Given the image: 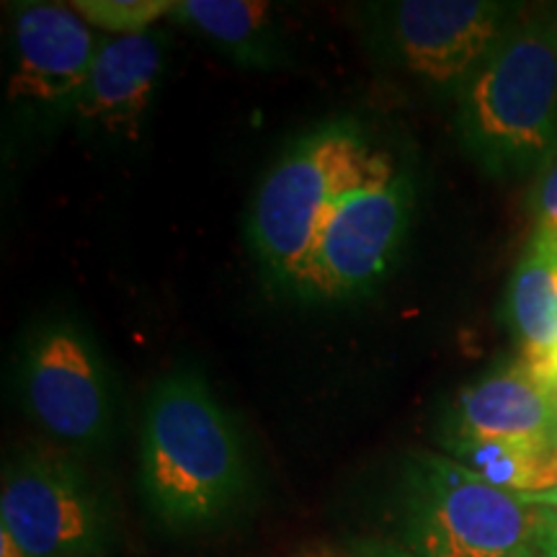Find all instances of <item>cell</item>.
Returning a JSON list of instances; mask_svg holds the SVG:
<instances>
[{"label": "cell", "mask_w": 557, "mask_h": 557, "mask_svg": "<svg viewBox=\"0 0 557 557\" xmlns=\"http://www.w3.org/2000/svg\"><path fill=\"white\" fill-rule=\"evenodd\" d=\"M248 483L238 429L207 380L194 369L160 380L139 434V487L152 517L176 534L218 527Z\"/></svg>", "instance_id": "1"}, {"label": "cell", "mask_w": 557, "mask_h": 557, "mask_svg": "<svg viewBox=\"0 0 557 557\" xmlns=\"http://www.w3.org/2000/svg\"><path fill=\"white\" fill-rule=\"evenodd\" d=\"M455 127L487 178L537 176L557 150V11L513 13L459 88Z\"/></svg>", "instance_id": "2"}, {"label": "cell", "mask_w": 557, "mask_h": 557, "mask_svg": "<svg viewBox=\"0 0 557 557\" xmlns=\"http://www.w3.org/2000/svg\"><path fill=\"white\" fill-rule=\"evenodd\" d=\"M387 163L351 120L320 124L278 156L248 212L250 250L278 287H292L341 199Z\"/></svg>", "instance_id": "3"}, {"label": "cell", "mask_w": 557, "mask_h": 557, "mask_svg": "<svg viewBox=\"0 0 557 557\" xmlns=\"http://www.w3.org/2000/svg\"><path fill=\"white\" fill-rule=\"evenodd\" d=\"M537 508L451 457L408 462L403 534L410 557H506L532 547Z\"/></svg>", "instance_id": "4"}, {"label": "cell", "mask_w": 557, "mask_h": 557, "mask_svg": "<svg viewBox=\"0 0 557 557\" xmlns=\"http://www.w3.org/2000/svg\"><path fill=\"white\" fill-rule=\"evenodd\" d=\"M16 385L32 421L67 449L96 451L114 436V374L78 318L54 315L34 325L21 344Z\"/></svg>", "instance_id": "5"}, {"label": "cell", "mask_w": 557, "mask_h": 557, "mask_svg": "<svg viewBox=\"0 0 557 557\" xmlns=\"http://www.w3.org/2000/svg\"><path fill=\"white\" fill-rule=\"evenodd\" d=\"M410 218L413 181L389 160L333 209L287 292L315 305L351 302L374 292L398 261Z\"/></svg>", "instance_id": "6"}, {"label": "cell", "mask_w": 557, "mask_h": 557, "mask_svg": "<svg viewBox=\"0 0 557 557\" xmlns=\"http://www.w3.org/2000/svg\"><path fill=\"white\" fill-rule=\"evenodd\" d=\"M0 534L24 557H103L114 547L116 517L81 465L58 451H29L3 470Z\"/></svg>", "instance_id": "7"}, {"label": "cell", "mask_w": 557, "mask_h": 557, "mask_svg": "<svg viewBox=\"0 0 557 557\" xmlns=\"http://www.w3.org/2000/svg\"><path fill=\"white\" fill-rule=\"evenodd\" d=\"M9 32V109L32 129L73 120L101 34L65 3H16Z\"/></svg>", "instance_id": "8"}, {"label": "cell", "mask_w": 557, "mask_h": 557, "mask_svg": "<svg viewBox=\"0 0 557 557\" xmlns=\"http://www.w3.org/2000/svg\"><path fill=\"white\" fill-rule=\"evenodd\" d=\"M382 18L398 65L423 86L457 96L504 37L513 11L493 0H403Z\"/></svg>", "instance_id": "9"}, {"label": "cell", "mask_w": 557, "mask_h": 557, "mask_svg": "<svg viewBox=\"0 0 557 557\" xmlns=\"http://www.w3.org/2000/svg\"><path fill=\"white\" fill-rule=\"evenodd\" d=\"M169 39L156 29L129 37L101 34L99 52L83 90L75 124L103 143H135L165 75Z\"/></svg>", "instance_id": "10"}, {"label": "cell", "mask_w": 557, "mask_h": 557, "mask_svg": "<svg viewBox=\"0 0 557 557\" xmlns=\"http://www.w3.org/2000/svg\"><path fill=\"white\" fill-rule=\"evenodd\" d=\"M444 436L480 442L557 438V393L524 361L462 387L451 400Z\"/></svg>", "instance_id": "11"}, {"label": "cell", "mask_w": 557, "mask_h": 557, "mask_svg": "<svg viewBox=\"0 0 557 557\" xmlns=\"http://www.w3.org/2000/svg\"><path fill=\"white\" fill-rule=\"evenodd\" d=\"M171 18L199 34L240 67L276 70L287 62V41L271 3L259 0H176Z\"/></svg>", "instance_id": "12"}, {"label": "cell", "mask_w": 557, "mask_h": 557, "mask_svg": "<svg viewBox=\"0 0 557 557\" xmlns=\"http://www.w3.org/2000/svg\"><path fill=\"white\" fill-rule=\"evenodd\" d=\"M508 325L524 364L545 374L557 357V238L534 233L508 284Z\"/></svg>", "instance_id": "13"}, {"label": "cell", "mask_w": 557, "mask_h": 557, "mask_svg": "<svg viewBox=\"0 0 557 557\" xmlns=\"http://www.w3.org/2000/svg\"><path fill=\"white\" fill-rule=\"evenodd\" d=\"M444 449L491 485L517 496H534L557 485V438L524 444L444 436Z\"/></svg>", "instance_id": "14"}, {"label": "cell", "mask_w": 557, "mask_h": 557, "mask_svg": "<svg viewBox=\"0 0 557 557\" xmlns=\"http://www.w3.org/2000/svg\"><path fill=\"white\" fill-rule=\"evenodd\" d=\"M176 0H75V11L107 37L150 32L156 21L171 16Z\"/></svg>", "instance_id": "15"}, {"label": "cell", "mask_w": 557, "mask_h": 557, "mask_svg": "<svg viewBox=\"0 0 557 557\" xmlns=\"http://www.w3.org/2000/svg\"><path fill=\"white\" fill-rule=\"evenodd\" d=\"M529 209H532L537 233L557 238V150L547 158L537 176H534L532 194H529Z\"/></svg>", "instance_id": "16"}, {"label": "cell", "mask_w": 557, "mask_h": 557, "mask_svg": "<svg viewBox=\"0 0 557 557\" xmlns=\"http://www.w3.org/2000/svg\"><path fill=\"white\" fill-rule=\"evenodd\" d=\"M532 549L537 557H557V513L537 508V529H534Z\"/></svg>", "instance_id": "17"}, {"label": "cell", "mask_w": 557, "mask_h": 557, "mask_svg": "<svg viewBox=\"0 0 557 557\" xmlns=\"http://www.w3.org/2000/svg\"><path fill=\"white\" fill-rule=\"evenodd\" d=\"M524 500L527 506L532 508H542V511H553L557 513V485L553 491H545V493H534V496H519Z\"/></svg>", "instance_id": "18"}, {"label": "cell", "mask_w": 557, "mask_h": 557, "mask_svg": "<svg viewBox=\"0 0 557 557\" xmlns=\"http://www.w3.org/2000/svg\"><path fill=\"white\" fill-rule=\"evenodd\" d=\"M542 380H545V382H547V385H549V387H553V389H555V393H557V357H555V361H553V364H549V369H547V372H545V374H542Z\"/></svg>", "instance_id": "19"}, {"label": "cell", "mask_w": 557, "mask_h": 557, "mask_svg": "<svg viewBox=\"0 0 557 557\" xmlns=\"http://www.w3.org/2000/svg\"><path fill=\"white\" fill-rule=\"evenodd\" d=\"M506 557H537V555H534L532 547H527V549H519V553H511V555H506Z\"/></svg>", "instance_id": "20"}, {"label": "cell", "mask_w": 557, "mask_h": 557, "mask_svg": "<svg viewBox=\"0 0 557 557\" xmlns=\"http://www.w3.org/2000/svg\"><path fill=\"white\" fill-rule=\"evenodd\" d=\"M403 557H410V555H408V553H403Z\"/></svg>", "instance_id": "21"}]
</instances>
